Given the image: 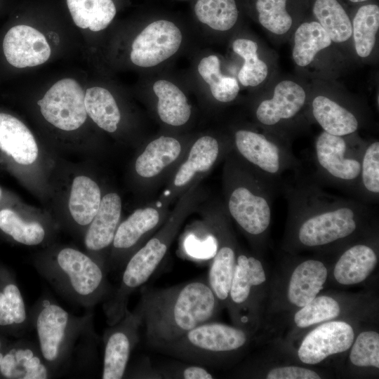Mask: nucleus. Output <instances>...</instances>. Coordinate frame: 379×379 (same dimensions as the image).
Returning a JSON list of instances; mask_svg holds the SVG:
<instances>
[{"mask_svg":"<svg viewBox=\"0 0 379 379\" xmlns=\"http://www.w3.org/2000/svg\"><path fill=\"white\" fill-rule=\"evenodd\" d=\"M296 244L309 248L348 239L372 220L371 204L326 192L312 175L297 171L280 186Z\"/></svg>","mask_w":379,"mask_h":379,"instance_id":"1","label":"nucleus"},{"mask_svg":"<svg viewBox=\"0 0 379 379\" xmlns=\"http://www.w3.org/2000/svg\"><path fill=\"white\" fill-rule=\"evenodd\" d=\"M220 303L207 280L162 288H143L139 309L147 343L158 349L197 326L213 320Z\"/></svg>","mask_w":379,"mask_h":379,"instance_id":"2","label":"nucleus"},{"mask_svg":"<svg viewBox=\"0 0 379 379\" xmlns=\"http://www.w3.org/2000/svg\"><path fill=\"white\" fill-rule=\"evenodd\" d=\"M224 180L229 215L248 236H263L270 227L272 203L280 185L238 154L227 159Z\"/></svg>","mask_w":379,"mask_h":379,"instance_id":"3","label":"nucleus"},{"mask_svg":"<svg viewBox=\"0 0 379 379\" xmlns=\"http://www.w3.org/2000/svg\"><path fill=\"white\" fill-rule=\"evenodd\" d=\"M326 131L316 138L312 175L321 185L338 188L358 200L360 198L361 159L366 142Z\"/></svg>","mask_w":379,"mask_h":379,"instance_id":"4","label":"nucleus"},{"mask_svg":"<svg viewBox=\"0 0 379 379\" xmlns=\"http://www.w3.org/2000/svg\"><path fill=\"white\" fill-rule=\"evenodd\" d=\"M247 341L248 335L244 329L211 320L157 350L206 367L213 364L220 357L240 350Z\"/></svg>","mask_w":379,"mask_h":379,"instance_id":"5","label":"nucleus"},{"mask_svg":"<svg viewBox=\"0 0 379 379\" xmlns=\"http://www.w3.org/2000/svg\"><path fill=\"white\" fill-rule=\"evenodd\" d=\"M234 143L239 157L280 186L286 173L300 171V161L289 138L270 129L265 132L239 129L234 133Z\"/></svg>","mask_w":379,"mask_h":379,"instance_id":"6","label":"nucleus"},{"mask_svg":"<svg viewBox=\"0 0 379 379\" xmlns=\"http://www.w3.org/2000/svg\"><path fill=\"white\" fill-rule=\"evenodd\" d=\"M178 212L129 258L114 302V310L118 312L124 310L128 295L145 284L164 259L185 218L184 213Z\"/></svg>","mask_w":379,"mask_h":379,"instance_id":"7","label":"nucleus"},{"mask_svg":"<svg viewBox=\"0 0 379 379\" xmlns=\"http://www.w3.org/2000/svg\"><path fill=\"white\" fill-rule=\"evenodd\" d=\"M44 119L59 129L70 131L85 122V92L77 81L64 78L55 82L37 102Z\"/></svg>","mask_w":379,"mask_h":379,"instance_id":"8","label":"nucleus"},{"mask_svg":"<svg viewBox=\"0 0 379 379\" xmlns=\"http://www.w3.org/2000/svg\"><path fill=\"white\" fill-rule=\"evenodd\" d=\"M182 39L180 29L172 22L166 20L154 21L133 40L131 60L142 67L157 65L178 51Z\"/></svg>","mask_w":379,"mask_h":379,"instance_id":"9","label":"nucleus"},{"mask_svg":"<svg viewBox=\"0 0 379 379\" xmlns=\"http://www.w3.org/2000/svg\"><path fill=\"white\" fill-rule=\"evenodd\" d=\"M306 100V92L299 84L283 80L276 85L270 98L262 100L258 104L255 118L260 124L279 133L281 124L298 117Z\"/></svg>","mask_w":379,"mask_h":379,"instance_id":"10","label":"nucleus"},{"mask_svg":"<svg viewBox=\"0 0 379 379\" xmlns=\"http://www.w3.org/2000/svg\"><path fill=\"white\" fill-rule=\"evenodd\" d=\"M354 338L352 327L341 321L324 323L309 333L302 340L298 356L307 364H317L328 357L345 352Z\"/></svg>","mask_w":379,"mask_h":379,"instance_id":"11","label":"nucleus"},{"mask_svg":"<svg viewBox=\"0 0 379 379\" xmlns=\"http://www.w3.org/2000/svg\"><path fill=\"white\" fill-rule=\"evenodd\" d=\"M3 51L8 62L17 68L42 65L51 54L45 36L38 29L25 25L14 26L6 32Z\"/></svg>","mask_w":379,"mask_h":379,"instance_id":"12","label":"nucleus"},{"mask_svg":"<svg viewBox=\"0 0 379 379\" xmlns=\"http://www.w3.org/2000/svg\"><path fill=\"white\" fill-rule=\"evenodd\" d=\"M142 324V317L138 310L109 333L105 347L102 378H123L131 350L138 340V328Z\"/></svg>","mask_w":379,"mask_h":379,"instance_id":"13","label":"nucleus"},{"mask_svg":"<svg viewBox=\"0 0 379 379\" xmlns=\"http://www.w3.org/2000/svg\"><path fill=\"white\" fill-rule=\"evenodd\" d=\"M218 248L210 265L208 283L220 305L228 300L237 253L225 226L222 215L213 222Z\"/></svg>","mask_w":379,"mask_h":379,"instance_id":"14","label":"nucleus"},{"mask_svg":"<svg viewBox=\"0 0 379 379\" xmlns=\"http://www.w3.org/2000/svg\"><path fill=\"white\" fill-rule=\"evenodd\" d=\"M266 281L262 262L256 258L238 253L228 300L235 321L247 310L253 291Z\"/></svg>","mask_w":379,"mask_h":379,"instance_id":"15","label":"nucleus"},{"mask_svg":"<svg viewBox=\"0 0 379 379\" xmlns=\"http://www.w3.org/2000/svg\"><path fill=\"white\" fill-rule=\"evenodd\" d=\"M57 260L79 295H88L101 288L104 282L102 268L82 252L65 248L59 252Z\"/></svg>","mask_w":379,"mask_h":379,"instance_id":"16","label":"nucleus"},{"mask_svg":"<svg viewBox=\"0 0 379 379\" xmlns=\"http://www.w3.org/2000/svg\"><path fill=\"white\" fill-rule=\"evenodd\" d=\"M0 149L22 165L33 164L38 147L29 128L16 117L0 113Z\"/></svg>","mask_w":379,"mask_h":379,"instance_id":"17","label":"nucleus"},{"mask_svg":"<svg viewBox=\"0 0 379 379\" xmlns=\"http://www.w3.org/2000/svg\"><path fill=\"white\" fill-rule=\"evenodd\" d=\"M313 118L324 131L345 136L359 128V117L351 109L324 95L315 96L311 103Z\"/></svg>","mask_w":379,"mask_h":379,"instance_id":"18","label":"nucleus"},{"mask_svg":"<svg viewBox=\"0 0 379 379\" xmlns=\"http://www.w3.org/2000/svg\"><path fill=\"white\" fill-rule=\"evenodd\" d=\"M121 213V200L117 193L105 195L91 222L85 236V245L92 251H100L112 244Z\"/></svg>","mask_w":379,"mask_h":379,"instance_id":"19","label":"nucleus"},{"mask_svg":"<svg viewBox=\"0 0 379 379\" xmlns=\"http://www.w3.org/2000/svg\"><path fill=\"white\" fill-rule=\"evenodd\" d=\"M327 278L324 264L317 260H307L293 272L288 288L290 302L302 307L312 301L323 288Z\"/></svg>","mask_w":379,"mask_h":379,"instance_id":"20","label":"nucleus"},{"mask_svg":"<svg viewBox=\"0 0 379 379\" xmlns=\"http://www.w3.org/2000/svg\"><path fill=\"white\" fill-rule=\"evenodd\" d=\"M162 218L156 208L137 209L118 226L112 241L114 248L119 251H128L138 246L161 224Z\"/></svg>","mask_w":379,"mask_h":379,"instance_id":"21","label":"nucleus"},{"mask_svg":"<svg viewBox=\"0 0 379 379\" xmlns=\"http://www.w3.org/2000/svg\"><path fill=\"white\" fill-rule=\"evenodd\" d=\"M373 248L365 244H354L345 250L338 260L333 271L335 280L343 285L364 281L377 264Z\"/></svg>","mask_w":379,"mask_h":379,"instance_id":"22","label":"nucleus"},{"mask_svg":"<svg viewBox=\"0 0 379 379\" xmlns=\"http://www.w3.org/2000/svg\"><path fill=\"white\" fill-rule=\"evenodd\" d=\"M68 319V313L57 305H48L40 312L36 328L41 351L45 359L52 361L58 357Z\"/></svg>","mask_w":379,"mask_h":379,"instance_id":"23","label":"nucleus"},{"mask_svg":"<svg viewBox=\"0 0 379 379\" xmlns=\"http://www.w3.org/2000/svg\"><path fill=\"white\" fill-rule=\"evenodd\" d=\"M220 143L214 137L204 135L197 139L175 175L174 186L184 187L197 173L209 171L220 157Z\"/></svg>","mask_w":379,"mask_h":379,"instance_id":"24","label":"nucleus"},{"mask_svg":"<svg viewBox=\"0 0 379 379\" xmlns=\"http://www.w3.org/2000/svg\"><path fill=\"white\" fill-rule=\"evenodd\" d=\"M181 151L180 142L173 137L161 136L154 139L137 158L135 171L142 178H154L173 164Z\"/></svg>","mask_w":379,"mask_h":379,"instance_id":"25","label":"nucleus"},{"mask_svg":"<svg viewBox=\"0 0 379 379\" xmlns=\"http://www.w3.org/2000/svg\"><path fill=\"white\" fill-rule=\"evenodd\" d=\"M158 98L157 112L160 119L171 126L184 125L190 119L191 107L184 93L166 80H158L153 85Z\"/></svg>","mask_w":379,"mask_h":379,"instance_id":"26","label":"nucleus"},{"mask_svg":"<svg viewBox=\"0 0 379 379\" xmlns=\"http://www.w3.org/2000/svg\"><path fill=\"white\" fill-rule=\"evenodd\" d=\"M67 4L74 24L92 32L105 29L117 12L112 0H67Z\"/></svg>","mask_w":379,"mask_h":379,"instance_id":"27","label":"nucleus"},{"mask_svg":"<svg viewBox=\"0 0 379 379\" xmlns=\"http://www.w3.org/2000/svg\"><path fill=\"white\" fill-rule=\"evenodd\" d=\"M331 44V38L318 22H302L294 34L293 59L298 66L307 67L314 60L318 53Z\"/></svg>","mask_w":379,"mask_h":379,"instance_id":"28","label":"nucleus"},{"mask_svg":"<svg viewBox=\"0 0 379 379\" xmlns=\"http://www.w3.org/2000/svg\"><path fill=\"white\" fill-rule=\"evenodd\" d=\"M101 201L98 185L88 177H76L72 182L69 209L73 219L79 225L90 224L98 212Z\"/></svg>","mask_w":379,"mask_h":379,"instance_id":"29","label":"nucleus"},{"mask_svg":"<svg viewBox=\"0 0 379 379\" xmlns=\"http://www.w3.org/2000/svg\"><path fill=\"white\" fill-rule=\"evenodd\" d=\"M87 114L102 129L115 132L121 119V114L112 93L105 88L94 86L85 93Z\"/></svg>","mask_w":379,"mask_h":379,"instance_id":"30","label":"nucleus"},{"mask_svg":"<svg viewBox=\"0 0 379 379\" xmlns=\"http://www.w3.org/2000/svg\"><path fill=\"white\" fill-rule=\"evenodd\" d=\"M313 13L332 42L343 43L352 36L350 19L337 0H316Z\"/></svg>","mask_w":379,"mask_h":379,"instance_id":"31","label":"nucleus"},{"mask_svg":"<svg viewBox=\"0 0 379 379\" xmlns=\"http://www.w3.org/2000/svg\"><path fill=\"white\" fill-rule=\"evenodd\" d=\"M379 29V7L376 4L361 6L352 22V36L357 55L368 58L373 52Z\"/></svg>","mask_w":379,"mask_h":379,"instance_id":"32","label":"nucleus"},{"mask_svg":"<svg viewBox=\"0 0 379 379\" xmlns=\"http://www.w3.org/2000/svg\"><path fill=\"white\" fill-rule=\"evenodd\" d=\"M7 378L46 379L48 371L39 357L28 348L12 349L3 357L0 366Z\"/></svg>","mask_w":379,"mask_h":379,"instance_id":"33","label":"nucleus"},{"mask_svg":"<svg viewBox=\"0 0 379 379\" xmlns=\"http://www.w3.org/2000/svg\"><path fill=\"white\" fill-rule=\"evenodd\" d=\"M198 72L207 83L213 98L221 102H230L236 99L240 88L236 79L222 74L218 56L211 55L201 60Z\"/></svg>","mask_w":379,"mask_h":379,"instance_id":"34","label":"nucleus"},{"mask_svg":"<svg viewBox=\"0 0 379 379\" xmlns=\"http://www.w3.org/2000/svg\"><path fill=\"white\" fill-rule=\"evenodd\" d=\"M232 49L244 60L238 73L241 84L255 87L262 83L268 76L269 69L258 57L257 43L248 39H237L232 44Z\"/></svg>","mask_w":379,"mask_h":379,"instance_id":"35","label":"nucleus"},{"mask_svg":"<svg viewBox=\"0 0 379 379\" xmlns=\"http://www.w3.org/2000/svg\"><path fill=\"white\" fill-rule=\"evenodd\" d=\"M194 11L200 22L218 31L230 29L238 18L234 0H197Z\"/></svg>","mask_w":379,"mask_h":379,"instance_id":"36","label":"nucleus"},{"mask_svg":"<svg viewBox=\"0 0 379 379\" xmlns=\"http://www.w3.org/2000/svg\"><path fill=\"white\" fill-rule=\"evenodd\" d=\"M359 200L373 205L379 200V142H366L361 159Z\"/></svg>","mask_w":379,"mask_h":379,"instance_id":"37","label":"nucleus"},{"mask_svg":"<svg viewBox=\"0 0 379 379\" xmlns=\"http://www.w3.org/2000/svg\"><path fill=\"white\" fill-rule=\"evenodd\" d=\"M0 229L16 241L28 246L40 244L45 236L44 230L39 223L25 222L9 208L0 211Z\"/></svg>","mask_w":379,"mask_h":379,"instance_id":"38","label":"nucleus"},{"mask_svg":"<svg viewBox=\"0 0 379 379\" xmlns=\"http://www.w3.org/2000/svg\"><path fill=\"white\" fill-rule=\"evenodd\" d=\"M287 0H257L256 10L260 25L269 32L283 35L292 26V18L286 10Z\"/></svg>","mask_w":379,"mask_h":379,"instance_id":"39","label":"nucleus"},{"mask_svg":"<svg viewBox=\"0 0 379 379\" xmlns=\"http://www.w3.org/2000/svg\"><path fill=\"white\" fill-rule=\"evenodd\" d=\"M340 312L338 302L331 297L321 295L301 307L295 314L294 321L305 328L337 317Z\"/></svg>","mask_w":379,"mask_h":379,"instance_id":"40","label":"nucleus"},{"mask_svg":"<svg viewBox=\"0 0 379 379\" xmlns=\"http://www.w3.org/2000/svg\"><path fill=\"white\" fill-rule=\"evenodd\" d=\"M352 345L350 359L361 367L379 368V334L373 331L361 332Z\"/></svg>","mask_w":379,"mask_h":379,"instance_id":"41","label":"nucleus"},{"mask_svg":"<svg viewBox=\"0 0 379 379\" xmlns=\"http://www.w3.org/2000/svg\"><path fill=\"white\" fill-rule=\"evenodd\" d=\"M26 319L25 306L18 288L7 285L0 292V325L21 324Z\"/></svg>","mask_w":379,"mask_h":379,"instance_id":"42","label":"nucleus"},{"mask_svg":"<svg viewBox=\"0 0 379 379\" xmlns=\"http://www.w3.org/2000/svg\"><path fill=\"white\" fill-rule=\"evenodd\" d=\"M161 378L173 379H212L208 369L201 365L190 362H173L156 367Z\"/></svg>","mask_w":379,"mask_h":379,"instance_id":"43","label":"nucleus"},{"mask_svg":"<svg viewBox=\"0 0 379 379\" xmlns=\"http://www.w3.org/2000/svg\"><path fill=\"white\" fill-rule=\"evenodd\" d=\"M267 379H319L315 371L299 366H281L270 370L266 376Z\"/></svg>","mask_w":379,"mask_h":379,"instance_id":"44","label":"nucleus"},{"mask_svg":"<svg viewBox=\"0 0 379 379\" xmlns=\"http://www.w3.org/2000/svg\"><path fill=\"white\" fill-rule=\"evenodd\" d=\"M350 1H352V2H354V3H358V2L366 1L367 0H350Z\"/></svg>","mask_w":379,"mask_h":379,"instance_id":"45","label":"nucleus"},{"mask_svg":"<svg viewBox=\"0 0 379 379\" xmlns=\"http://www.w3.org/2000/svg\"><path fill=\"white\" fill-rule=\"evenodd\" d=\"M3 354L1 353H0V366H1V361H2V359H3Z\"/></svg>","mask_w":379,"mask_h":379,"instance_id":"46","label":"nucleus"},{"mask_svg":"<svg viewBox=\"0 0 379 379\" xmlns=\"http://www.w3.org/2000/svg\"><path fill=\"white\" fill-rule=\"evenodd\" d=\"M1 189L0 187V198H1Z\"/></svg>","mask_w":379,"mask_h":379,"instance_id":"47","label":"nucleus"},{"mask_svg":"<svg viewBox=\"0 0 379 379\" xmlns=\"http://www.w3.org/2000/svg\"><path fill=\"white\" fill-rule=\"evenodd\" d=\"M0 346H1V342H0Z\"/></svg>","mask_w":379,"mask_h":379,"instance_id":"48","label":"nucleus"}]
</instances>
